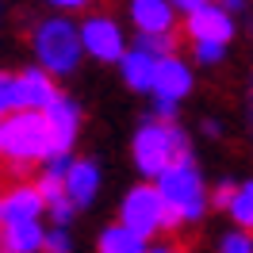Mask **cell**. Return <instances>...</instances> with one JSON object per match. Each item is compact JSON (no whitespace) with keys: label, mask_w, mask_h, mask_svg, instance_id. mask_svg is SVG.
<instances>
[{"label":"cell","mask_w":253,"mask_h":253,"mask_svg":"<svg viewBox=\"0 0 253 253\" xmlns=\"http://www.w3.org/2000/svg\"><path fill=\"white\" fill-rule=\"evenodd\" d=\"M54 150V134H50V123L42 111L23 108V111H8L0 119V161L12 165L16 173L31 169V165H42Z\"/></svg>","instance_id":"1"},{"label":"cell","mask_w":253,"mask_h":253,"mask_svg":"<svg viewBox=\"0 0 253 253\" xmlns=\"http://www.w3.org/2000/svg\"><path fill=\"white\" fill-rule=\"evenodd\" d=\"M154 184H158L161 200H165V207H169V230L200 222L207 215V207H211V192H207L204 173L196 169L192 154L180 158L176 165H169Z\"/></svg>","instance_id":"2"},{"label":"cell","mask_w":253,"mask_h":253,"mask_svg":"<svg viewBox=\"0 0 253 253\" xmlns=\"http://www.w3.org/2000/svg\"><path fill=\"white\" fill-rule=\"evenodd\" d=\"M130 158L138 165V173L158 180L169 165H176L180 158H188V134L176 123H161V119H146L134 130V142H130Z\"/></svg>","instance_id":"3"},{"label":"cell","mask_w":253,"mask_h":253,"mask_svg":"<svg viewBox=\"0 0 253 253\" xmlns=\"http://www.w3.org/2000/svg\"><path fill=\"white\" fill-rule=\"evenodd\" d=\"M31 50L35 62L54 77H69L77 69L84 42H81V23H69L65 16H50L42 23H35L31 31Z\"/></svg>","instance_id":"4"},{"label":"cell","mask_w":253,"mask_h":253,"mask_svg":"<svg viewBox=\"0 0 253 253\" xmlns=\"http://www.w3.org/2000/svg\"><path fill=\"white\" fill-rule=\"evenodd\" d=\"M119 222L130 226L134 234H142L146 242L158 238L161 230H169V207L161 200L158 184H134L119 204Z\"/></svg>","instance_id":"5"},{"label":"cell","mask_w":253,"mask_h":253,"mask_svg":"<svg viewBox=\"0 0 253 253\" xmlns=\"http://www.w3.org/2000/svg\"><path fill=\"white\" fill-rule=\"evenodd\" d=\"M81 42H84V54H92L96 62H123L126 54V39L119 31V23L111 16H100V12H92L81 23Z\"/></svg>","instance_id":"6"},{"label":"cell","mask_w":253,"mask_h":253,"mask_svg":"<svg viewBox=\"0 0 253 253\" xmlns=\"http://www.w3.org/2000/svg\"><path fill=\"white\" fill-rule=\"evenodd\" d=\"M46 215V200L39 184H12L0 192V230L16 226V222H35Z\"/></svg>","instance_id":"7"},{"label":"cell","mask_w":253,"mask_h":253,"mask_svg":"<svg viewBox=\"0 0 253 253\" xmlns=\"http://www.w3.org/2000/svg\"><path fill=\"white\" fill-rule=\"evenodd\" d=\"M184 19H188L192 39H211V42H230L234 39V12L215 4V0H207L204 8L188 12Z\"/></svg>","instance_id":"8"},{"label":"cell","mask_w":253,"mask_h":253,"mask_svg":"<svg viewBox=\"0 0 253 253\" xmlns=\"http://www.w3.org/2000/svg\"><path fill=\"white\" fill-rule=\"evenodd\" d=\"M42 115H46L50 123V134H54V150L58 154H65V150H73V142H77V130H81V108L69 100V96H54L46 108H42Z\"/></svg>","instance_id":"9"},{"label":"cell","mask_w":253,"mask_h":253,"mask_svg":"<svg viewBox=\"0 0 253 253\" xmlns=\"http://www.w3.org/2000/svg\"><path fill=\"white\" fill-rule=\"evenodd\" d=\"M176 19L173 0H130V23L138 35H169Z\"/></svg>","instance_id":"10"},{"label":"cell","mask_w":253,"mask_h":253,"mask_svg":"<svg viewBox=\"0 0 253 253\" xmlns=\"http://www.w3.org/2000/svg\"><path fill=\"white\" fill-rule=\"evenodd\" d=\"M119 69H123V81L134 88V92H154L161 58H158V54H150V50H142V46H130V50L123 54Z\"/></svg>","instance_id":"11"},{"label":"cell","mask_w":253,"mask_h":253,"mask_svg":"<svg viewBox=\"0 0 253 253\" xmlns=\"http://www.w3.org/2000/svg\"><path fill=\"white\" fill-rule=\"evenodd\" d=\"M188 92H192V69L180 62L176 54L161 58L158 84H154V100H173V104H180Z\"/></svg>","instance_id":"12"},{"label":"cell","mask_w":253,"mask_h":253,"mask_svg":"<svg viewBox=\"0 0 253 253\" xmlns=\"http://www.w3.org/2000/svg\"><path fill=\"white\" fill-rule=\"evenodd\" d=\"M39 192H42V200H46V215L54 219V226H69V219H73V211H77V204H73V196H69V188H65L62 176H46L39 173Z\"/></svg>","instance_id":"13"},{"label":"cell","mask_w":253,"mask_h":253,"mask_svg":"<svg viewBox=\"0 0 253 253\" xmlns=\"http://www.w3.org/2000/svg\"><path fill=\"white\" fill-rule=\"evenodd\" d=\"M65 188H69V196H73V204L77 207H88L100 196V169H96V161H73V169H69V176H65Z\"/></svg>","instance_id":"14"},{"label":"cell","mask_w":253,"mask_h":253,"mask_svg":"<svg viewBox=\"0 0 253 253\" xmlns=\"http://www.w3.org/2000/svg\"><path fill=\"white\" fill-rule=\"evenodd\" d=\"M96 253H150V242L123 222H111L96 238Z\"/></svg>","instance_id":"15"},{"label":"cell","mask_w":253,"mask_h":253,"mask_svg":"<svg viewBox=\"0 0 253 253\" xmlns=\"http://www.w3.org/2000/svg\"><path fill=\"white\" fill-rule=\"evenodd\" d=\"M0 242L12 253H42V246H46V226H42V219L16 222V226H4V230H0Z\"/></svg>","instance_id":"16"},{"label":"cell","mask_w":253,"mask_h":253,"mask_svg":"<svg viewBox=\"0 0 253 253\" xmlns=\"http://www.w3.org/2000/svg\"><path fill=\"white\" fill-rule=\"evenodd\" d=\"M23 77V100H27V108L42 111L58 96V88H54V73H46L42 65H31V69H23L19 73Z\"/></svg>","instance_id":"17"},{"label":"cell","mask_w":253,"mask_h":253,"mask_svg":"<svg viewBox=\"0 0 253 253\" xmlns=\"http://www.w3.org/2000/svg\"><path fill=\"white\" fill-rule=\"evenodd\" d=\"M226 215H230L234 226H242V230L253 234V180H238L234 196H230V204H226Z\"/></svg>","instance_id":"18"},{"label":"cell","mask_w":253,"mask_h":253,"mask_svg":"<svg viewBox=\"0 0 253 253\" xmlns=\"http://www.w3.org/2000/svg\"><path fill=\"white\" fill-rule=\"evenodd\" d=\"M27 100H23V77L19 73H0V111H23Z\"/></svg>","instance_id":"19"},{"label":"cell","mask_w":253,"mask_h":253,"mask_svg":"<svg viewBox=\"0 0 253 253\" xmlns=\"http://www.w3.org/2000/svg\"><path fill=\"white\" fill-rule=\"evenodd\" d=\"M226 46L230 42H211V39H192V58L200 65H219L226 58Z\"/></svg>","instance_id":"20"},{"label":"cell","mask_w":253,"mask_h":253,"mask_svg":"<svg viewBox=\"0 0 253 253\" xmlns=\"http://www.w3.org/2000/svg\"><path fill=\"white\" fill-rule=\"evenodd\" d=\"M219 253H253V234L242 230V226L226 230V234L219 238Z\"/></svg>","instance_id":"21"},{"label":"cell","mask_w":253,"mask_h":253,"mask_svg":"<svg viewBox=\"0 0 253 253\" xmlns=\"http://www.w3.org/2000/svg\"><path fill=\"white\" fill-rule=\"evenodd\" d=\"M134 46L150 50V54H158V58H169L173 46H176V39H173V31H169V35H138V39H134Z\"/></svg>","instance_id":"22"},{"label":"cell","mask_w":253,"mask_h":253,"mask_svg":"<svg viewBox=\"0 0 253 253\" xmlns=\"http://www.w3.org/2000/svg\"><path fill=\"white\" fill-rule=\"evenodd\" d=\"M42 253H73V234H69V226H50Z\"/></svg>","instance_id":"23"},{"label":"cell","mask_w":253,"mask_h":253,"mask_svg":"<svg viewBox=\"0 0 253 253\" xmlns=\"http://www.w3.org/2000/svg\"><path fill=\"white\" fill-rule=\"evenodd\" d=\"M234 188H238L234 180H222L219 188L211 192V204H215V207H222V211H226V204H230V196H234Z\"/></svg>","instance_id":"24"},{"label":"cell","mask_w":253,"mask_h":253,"mask_svg":"<svg viewBox=\"0 0 253 253\" xmlns=\"http://www.w3.org/2000/svg\"><path fill=\"white\" fill-rule=\"evenodd\" d=\"M50 8H62V12H73V8H84L88 0H46Z\"/></svg>","instance_id":"25"},{"label":"cell","mask_w":253,"mask_h":253,"mask_svg":"<svg viewBox=\"0 0 253 253\" xmlns=\"http://www.w3.org/2000/svg\"><path fill=\"white\" fill-rule=\"evenodd\" d=\"M176 4V12H184V16H188V12H196V8H204L207 0H173Z\"/></svg>","instance_id":"26"},{"label":"cell","mask_w":253,"mask_h":253,"mask_svg":"<svg viewBox=\"0 0 253 253\" xmlns=\"http://www.w3.org/2000/svg\"><path fill=\"white\" fill-rule=\"evenodd\" d=\"M219 130H222V126L215 123V119H204V134H207V138H219Z\"/></svg>","instance_id":"27"},{"label":"cell","mask_w":253,"mask_h":253,"mask_svg":"<svg viewBox=\"0 0 253 253\" xmlns=\"http://www.w3.org/2000/svg\"><path fill=\"white\" fill-rule=\"evenodd\" d=\"M222 8H230V12H242V8H246V0H219Z\"/></svg>","instance_id":"28"},{"label":"cell","mask_w":253,"mask_h":253,"mask_svg":"<svg viewBox=\"0 0 253 253\" xmlns=\"http://www.w3.org/2000/svg\"><path fill=\"white\" fill-rule=\"evenodd\" d=\"M150 253H180L176 246H150Z\"/></svg>","instance_id":"29"},{"label":"cell","mask_w":253,"mask_h":253,"mask_svg":"<svg viewBox=\"0 0 253 253\" xmlns=\"http://www.w3.org/2000/svg\"><path fill=\"white\" fill-rule=\"evenodd\" d=\"M250 130H253V88H250Z\"/></svg>","instance_id":"30"},{"label":"cell","mask_w":253,"mask_h":253,"mask_svg":"<svg viewBox=\"0 0 253 253\" xmlns=\"http://www.w3.org/2000/svg\"><path fill=\"white\" fill-rule=\"evenodd\" d=\"M0 253H12V250H8V246H4V242H0Z\"/></svg>","instance_id":"31"},{"label":"cell","mask_w":253,"mask_h":253,"mask_svg":"<svg viewBox=\"0 0 253 253\" xmlns=\"http://www.w3.org/2000/svg\"><path fill=\"white\" fill-rule=\"evenodd\" d=\"M0 192H4V176H0Z\"/></svg>","instance_id":"32"},{"label":"cell","mask_w":253,"mask_h":253,"mask_svg":"<svg viewBox=\"0 0 253 253\" xmlns=\"http://www.w3.org/2000/svg\"><path fill=\"white\" fill-rule=\"evenodd\" d=\"M0 119H4V111H0Z\"/></svg>","instance_id":"33"}]
</instances>
